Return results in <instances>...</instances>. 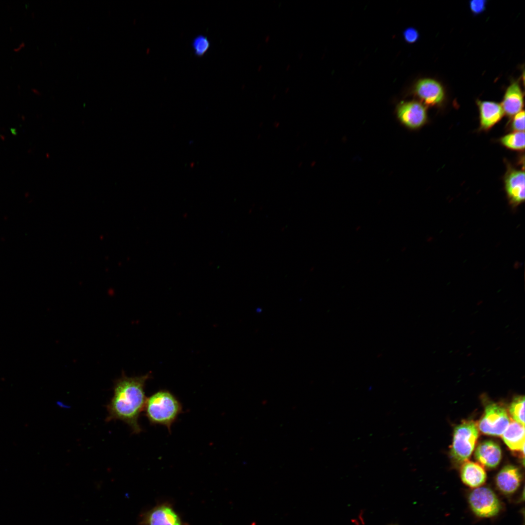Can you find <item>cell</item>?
<instances>
[{"mask_svg": "<svg viewBox=\"0 0 525 525\" xmlns=\"http://www.w3.org/2000/svg\"><path fill=\"white\" fill-rule=\"evenodd\" d=\"M149 377L148 374L136 377L124 375L116 381L113 397L106 406V421L121 420L129 426L133 433L141 431L139 418L147 399L144 386Z\"/></svg>", "mask_w": 525, "mask_h": 525, "instance_id": "cell-1", "label": "cell"}, {"mask_svg": "<svg viewBox=\"0 0 525 525\" xmlns=\"http://www.w3.org/2000/svg\"><path fill=\"white\" fill-rule=\"evenodd\" d=\"M144 409L151 424L164 425L171 432L172 424L182 411V406L171 392L160 390L147 398Z\"/></svg>", "mask_w": 525, "mask_h": 525, "instance_id": "cell-2", "label": "cell"}, {"mask_svg": "<svg viewBox=\"0 0 525 525\" xmlns=\"http://www.w3.org/2000/svg\"><path fill=\"white\" fill-rule=\"evenodd\" d=\"M478 428L472 420H466L456 426L454 431L451 455L458 464L467 461L473 452L477 438Z\"/></svg>", "mask_w": 525, "mask_h": 525, "instance_id": "cell-3", "label": "cell"}, {"mask_svg": "<svg viewBox=\"0 0 525 525\" xmlns=\"http://www.w3.org/2000/svg\"><path fill=\"white\" fill-rule=\"evenodd\" d=\"M468 502L473 513L481 518L495 516L501 509V504L497 496L488 487L474 489L468 495Z\"/></svg>", "mask_w": 525, "mask_h": 525, "instance_id": "cell-4", "label": "cell"}, {"mask_svg": "<svg viewBox=\"0 0 525 525\" xmlns=\"http://www.w3.org/2000/svg\"><path fill=\"white\" fill-rule=\"evenodd\" d=\"M509 423V418L505 408L496 403H490L486 406L484 413L479 421L478 428L484 434L500 436Z\"/></svg>", "mask_w": 525, "mask_h": 525, "instance_id": "cell-5", "label": "cell"}, {"mask_svg": "<svg viewBox=\"0 0 525 525\" xmlns=\"http://www.w3.org/2000/svg\"><path fill=\"white\" fill-rule=\"evenodd\" d=\"M397 116L402 124L410 129H417L428 121L427 109L421 102H401L397 106Z\"/></svg>", "mask_w": 525, "mask_h": 525, "instance_id": "cell-6", "label": "cell"}, {"mask_svg": "<svg viewBox=\"0 0 525 525\" xmlns=\"http://www.w3.org/2000/svg\"><path fill=\"white\" fill-rule=\"evenodd\" d=\"M504 187L509 205L516 208L525 201V172L510 166L504 178Z\"/></svg>", "mask_w": 525, "mask_h": 525, "instance_id": "cell-7", "label": "cell"}, {"mask_svg": "<svg viewBox=\"0 0 525 525\" xmlns=\"http://www.w3.org/2000/svg\"><path fill=\"white\" fill-rule=\"evenodd\" d=\"M414 92L425 106L439 105L445 98L442 85L437 81L430 78L420 79L415 85Z\"/></svg>", "mask_w": 525, "mask_h": 525, "instance_id": "cell-8", "label": "cell"}, {"mask_svg": "<svg viewBox=\"0 0 525 525\" xmlns=\"http://www.w3.org/2000/svg\"><path fill=\"white\" fill-rule=\"evenodd\" d=\"M479 113V129L488 131L497 123L505 115L501 104L495 102L476 100Z\"/></svg>", "mask_w": 525, "mask_h": 525, "instance_id": "cell-9", "label": "cell"}, {"mask_svg": "<svg viewBox=\"0 0 525 525\" xmlns=\"http://www.w3.org/2000/svg\"><path fill=\"white\" fill-rule=\"evenodd\" d=\"M521 481L522 474L520 470L510 465L503 467L495 479L498 489L506 495L514 493L520 487Z\"/></svg>", "mask_w": 525, "mask_h": 525, "instance_id": "cell-10", "label": "cell"}, {"mask_svg": "<svg viewBox=\"0 0 525 525\" xmlns=\"http://www.w3.org/2000/svg\"><path fill=\"white\" fill-rule=\"evenodd\" d=\"M501 456L500 446L491 440L480 442L474 452L475 459L481 464L490 469L494 468L499 465Z\"/></svg>", "mask_w": 525, "mask_h": 525, "instance_id": "cell-11", "label": "cell"}, {"mask_svg": "<svg viewBox=\"0 0 525 525\" xmlns=\"http://www.w3.org/2000/svg\"><path fill=\"white\" fill-rule=\"evenodd\" d=\"M501 105L505 114L509 117L522 110L524 94L518 82H513L507 88Z\"/></svg>", "mask_w": 525, "mask_h": 525, "instance_id": "cell-12", "label": "cell"}, {"mask_svg": "<svg viewBox=\"0 0 525 525\" xmlns=\"http://www.w3.org/2000/svg\"><path fill=\"white\" fill-rule=\"evenodd\" d=\"M460 477L466 485L475 489L485 483L487 474L483 467L479 464L467 460L462 463Z\"/></svg>", "mask_w": 525, "mask_h": 525, "instance_id": "cell-13", "label": "cell"}, {"mask_svg": "<svg viewBox=\"0 0 525 525\" xmlns=\"http://www.w3.org/2000/svg\"><path fill=\"white\" fill-rule=\"evenodd\" d=\"M525 436V425L513 420L510 422L502 437L510 450L524 453Z\"/></svg>", "mask_w": 525, "mask_h": 525, "instance_id": "cell-14", "label": "cell"}, {"mask_svg": "<svg viewBox=\"0 0 525 525\" xmlns=\"http://www.w3.org/2000/svg\"><path fill=\"white\" fill-rule=\"evenodd\" d=\"M149 525H181L180 520L170 507L161 506L152 511L148 517Z\"/></svg>", "mask_w": 525, "mask_h": 525, "instance_id": "cell-15", "label": "cell"}, {"mask_svg": "<svg viewBox=\"0 0 525 525\" xmlns=\"http://www.w3.org/2000/svg\"><path fill=\"white\" fill-rule=\"evenodd\" d=\"M505 147L514 151L525 149V132H512L502 137L499 140Z\"/></svg>", "mask_w": 525, "mask_h": 525, "instance_id": "cell-16", "label": "cell"}, {"mask_svg": "<svg viewBox=\"0 0 525 525\" xmlns=\"http://www.w3.org/2000/svg\"><path fill=\"white\" fill-rule=\"evenodd\" d=\"M509 411L514 421L525 425V397H515L510 404Z\"/></svg>", "mask_w": 525, "mask_h": 525, "instance_id": "cell-17", "label": "cell"}, {"mask_svg": "<svg viewBox=\"0 0 525 525\" xmlns=\"http://www.w3.org/2000/svg\"><path fill=\"white\" fill-rule=\"evenodd\" d=\"M192 47L194 54L201 57L205 54L210 49V43L208 37L202 35H197L192 41Z\"/></svg>", "mask_w": 525, "mask_h": 525, "instance_id": "cell-18", "label": "cell"}, {"mask_svg": "<svg viewBox=\"0 0 525 525\" xmlns=\"http://www.w3.org/2000/svg\"><path fill=\"white\" fill-rule=\"evenodd\" d=\"M510 129L513 132H525V111L522 110L512 117Z\"/></svg>", "mask_w": 525, "mask_h": 525, "instance_id": "cell-19", "label": "cell"}, {"mask_svg": "<svg viewBox=\"0 0 525 525\" xmlns=\"http://www.w3.org/2000/svg\"><path fill=\"white\" fill-rule=\"evenodd\" d=\"M486 5V1L484 0H474L470 1V7L471 11L475 15L483 12Z\"/></svg>", "mask_w": 525, "mask_h": 525, "instance_id": "cell-20", "label": "cell"}, {"mask_svg": "<svg viewBox=\"0 0 525 525\" xmlns=\"http://www.w3.org/2000/svg\"><path fill=\"white\" fill-rule=\"evenodd\" d=\"M404 36L407 42L414 43L418 39L419 34L414 28H409L404 31Z\"/></svg>", "mask_w": 525, "mask_h": 525, "instance_id": "cell-21", "label": "cell"}]
</instances>
